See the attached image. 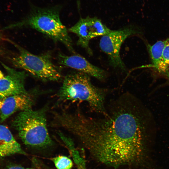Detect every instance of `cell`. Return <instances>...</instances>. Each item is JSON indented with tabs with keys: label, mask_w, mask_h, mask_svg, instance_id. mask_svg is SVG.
<instances>
[{
	"label": "cell",
	"mask_w": 169,
	"mask_h": 169,
	"mask_svg": "<svg viewBox=\"0 0 169 169\" xmlns=\"http://www.w3.org/2000/svg\"><path fill=\"white\" fill-rule=\"evenodd\" d=\"M100 117L79 111L68 112L63 128L75 136L97 161L117 168L140 166L148 160L146 126L141 107L131 94L125 93L111 104Z\"/></svg>",
	"instance_id": "cell-1"
},
{
	"label": "cell",
	"mask_w": 169,
	"mask_h": 169,
	"mask_svg": "<svg viewBox=\"0 0 169 169\" xmlns=\"http://www.w3.org/2000/svg\"><path fill=\"white\" fill-rule=\"evenodd\" d=\"M61 9L59 6L45 8L33 7L23 20L5 28L26 27L35 29L54 41L62 43L75 54L71 38L60 19Z\"/></svg>",
	"instance_id": "cell-2"
},
{
	"label": "cell",
	"mask_w": 169,
	"mask_h": 169,
	"mask_svg": "<svg viewBox=\"0 0 169 169\" xmlns=\"http://www.w3.org/2000/svg\"><path fill=\"white\" fill-rule=\"evenodd\" d=\"M89 76L79 71L67 75L57 94L58 100L85 101L94 111L104 115L106 90L95 86Z\"/></svg>",
	"instance_id": "cell-3"
},
{
	"label": "cell",
	"mask_w": 169,
	"mask_h": 169,
	"mask_svg": "<svg viewBox=\"0 0 169 169\" xmlns=\"http://www.w3.org/2000/svg\"><path fill=\"white\" fill-rule=\"evenodd\" d=\"M47 110L46 107L38 110L27 109L15 118L13 125L25 145L43 148L52 145L47 128Z\"/></svg>",
	"instance_id": "cell-4"
},
{
	"label": "cell",
	"mask_w": 169,
	"mask_h": 169,
	"mask_svg": "<svg viewBox=\"0 0 169 169\" xmlns=\"http://www.w3.org/2000/svg\"><path fill=\"white\" fill-rule=\"evenodd\" d=\"M15 45L19 51L11 59L15 67L44 81H58L61 79V70L53 62L50 53L35 55L16 44Z\"/></svg>",
	"instance_id": "cell-5"
},
{
	"label": "cell",
	"mask_w": 169,
	"mask_h": 169,
	"mask_svg": "<svg viewBox=\"0 0 169 169\" xmlns=\"http://www.w3.org/2000/svg\"><path fill=\"white\" fill-rule=\"evenodd\" d=\"M138 33L137 30L131 27L112 30L102 36L100 41V47L107 55L110 64L113 67L122 70L125 69V66L120 55L121 47L128 37Z\"/></svg>",
	"instance_id": "cell-6"
},
{
	"label": "cell",
	"mask_w": 169,
	"mask_h": 169,
	"mask_svg": "<svg viewBox=\"0 0 169 169\" xmlns=\"http://www.w3.org/2000/svg\"><path fill=\"white\" fill-rule=\"evenodd\" d=\"M68 30L77 35L78 37L77 44L85 49L90 54H92L89 45L90 40L112 31L100 19L96 17L89 16L80 18L76 24L69 28Z\"/></svg>",
	"instance_id": "cell-7"
},
{
	"label": "cell",
	"mask_w": 169,
	"mask_h": 169,
	"mask_svg": "<svg viewBox=\"0 0 169 169\" xmlns=\"http://www.w3.org/2000/svg\"><path fill=\"white\" fill-rule=\"evenodd\" d=\"M2 65L7 71V74L0 79V99L27 93L24 85L27 76L26 72L17 71L3 63Z\"/></svg>",
	"instance_id": "cell-8"
},
{
	"label": "cell",
	"mask_w": 169,
	"mask_h": 169,
	"mask_svg": "<svg viewBox=\"0 0 169 169\" xmlns=\"http://www.w3.org/2000/svg\"><path fill=\"white\" fill-rule=\"evenodd\" d=\"M59 63L75 69L100 80H104L106 74L104 70L90 63L83 56L76 54L68 56L59 53L58 56Z\"/></svg>",
	"instance_id": "cell-9"
},
{
	"label": "cell",
	"mask_w": 169,
	"mask_h": 169,
	"mask_svg": "<svg viewBox=\"0 0 169 169\" xmlns=\"http://www.w3.org/2000/svg\"><path fill=\"white\" fill-rule=\"evenodd\" d=\"M35 99L34 95L28 92L9 96L3 99L0 110V122H3L17 111L31 108Z\"/></svg>",
	"instance_id": "cell-10"
},
{
	"label": "cell",
	"mask_w": 169,
	"mask_h": 169,
	"mask_svg": "<svg viewBox=\"0 0 169 169\" xmlns=\"http://www.w3.org/2000/svg\"><path fill=\"white\" fill-rule=\"evenodd\" d=\"M16 154L26 153L8 127L0 125V157Z\"/></svg>",
	"instance_id": "cell-11"
},
{
	"label": "cell",
	"mask_w": 169,
	"mask_h": 169,
	"mask_svg": "<svg viewBox=\"0 0 169 169\" xmlns=\"http://www.w3.org/2000/svg\"><path fill=\"white\" fill-rule=\"evenodd\" d=\"M169 43V37L165 39L157 41L153 45L148 44L147 49L154 68L157 66L163 51Z\"/></svg>",
	"instance_id": "cell-12"
},
{
	"label": "cell",
	"mask_w": 169,
	"mask_h": 169,
	"mask_svg": "<svg viewBox=\"0 0 169 169\" xmlns=\"http://www.w3.org/2000/svg\"><path fill=\"white\" fill-rule=\"evenodd\" d=\"M169 68V43L165 48L160 60L156 68L160 73L164 75Z\"/></svg>",
	"instance_id": "cell-13"
},
{
	"label": "cell",
	"mask_w": 169,
	"mask_h": 169,
	"mask_svg": "<svg viewBox=\"0 0 169 169\" xmlns=\"http://www.w3.org/2000/svg\"><path fill=\"white\" fill-rule=\"evenodd\" d=\"M52 160L57 169H71L73 166L72 160L66 156H59Z\"/></svg>",
	"instance_id": "cell-14"
},
{
	"label": "cell",
	"mask_w": 169,
	"mask_h": 169,
	"mask_svg": "<svg viewBox=\"0 0 169 169\" xmlns=\"http://www.w3.org/2000/svg\"><path fill=\"white\" fill-rule=\"evenodd\" d=\"M76 164L78 169H86L85 167V164L83 160Z\"/></svg>",
	"instance_id": "cell-15"
},
{
	"label": "cell",
	"mask_w": 169,
	"mask_h": 169,
	"mask_svg": "<svg viewBox=\"0 0 169 169\" xmlns=\"http://www.w3.org/2000/svg\"><path fill=\"white\" fill-rule=\"evenodd\" d=\"M8 169H24L23 167L19 166H13L9 167Z\"/></svg>",
	"instance_id": "cell-16"
},
{
	"label": "cell",
	"mask_w": 169,
	"mask_h": 169,
	"mask_svg": "<svg viewBox=\"0 0 169 169\" xmlns=\"http://www.w3.org/2000/svg\"><path fill=\"white\" fill-rule=\"evenodd\" d=\"M164 75L169 80V68L164 73Z\"/></svg>",
	"instance_id": "cell-17"
},
{
	"label": "cell",
	"mask_w": 169,
	"mask_h": 169,
	"mask_svg": "<svg viewBox=\"0 0 169 169\" xmlns=\"http://www.w3.org/2000/svg\"><path fill=\"white\" fill-rule=\"evenodd\" d=\"M4 77V75L2 72V71L0 70V79L3 78Z\"/></svg>",
	"instance_id": "cell-18"
},
{
	"label": "cell",
	"mask_w": 169,
	"mask_h": 169,
	"mask_svg": "<svg viewBox=\"0 0 169 169\" xmlns=\"http://www.w3.org/2000/svg\"><path fill=\"white\" fill-rule=\"evenodd\" d=\"M3 99H0V110L2 107L3 103Z\"/></svg>",
	"instance_id": "cell-19"
},
{
	"label": "cell",
	"mask_w": 169,
	"mask_h": 169,
	"mask_svg": "<svg viewBox=\"0 0 169 169\" xmlns=\"http://www.w3.org/2000/svg\"><path fill=\"white\" fill-rule=\"evenodd\" d=\"M24 169H40L39 168H37V167H33V168H27Z\"/></svg>",
	"instance_id": "cell-20"
},
{
	"label": "cell",
	"mask_w": 169,
	"mask_h": 169,
	"mask_svg": "<svg viewBox=\"0 0 169 169\" xmlns=\"http://www.w3.org/2000/svg\"><path fill=\"white\" fill-rule=\"evenodd\" d=\"M2 37L1 35V33L0 32V41L2 40Z\"/></svg>",
	"instance_id": "cell-21"
},
{
	"label": "cell",
	"mask_w": 169,
	"mask_h": 169,
	"mask_svg": "<svg viewBox=\"0 0 169 169\" xmlns=\"http://www.w3.org/2000/svg\"><path fill=\"white\" fill-rule=\"evenodd\" d=\"M3 53V51L1 49V48H0V54H1Z\"/></svg>",
	"instance_id": "cell-22"
}]
</instances>
